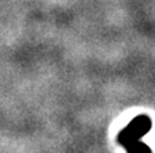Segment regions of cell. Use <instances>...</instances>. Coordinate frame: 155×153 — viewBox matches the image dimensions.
<instances>
[{
	"mask_svg": "<svg viewBox=\"0 0 155 153\" xmlns=\"http://www.w3.org/2000/svg\"><path fill=\"white\" fill-rule=\"evenodd\" d=\"M124 148L127 149L128 153H153L151 149H150V146L146 145V144H143L140 140L132 141V142L124 145Z\"/></svg>",
	"mask_w": 155,
	"mask_h": 153,
	"instance_id": "2",
	"label": "cell"
},
{
	"mask_svg": "<svg viewBox=\"0 0 155 153\" xmlns=\"http://www.w3.org/2000/svg\"><path fill=\"white\" fill-rule=\"evenodd\" d=\"M150 129H151V119L147 115H139L132 119L128 126L120 132L118 142L124 146L127 144L132 142V141L140 140L150 132Z\"/></svg>",
	"mask_w": 155,
	"mask_h": 153,
	"instance_id": "1",
	"label": "cell"
}]
</instances>
